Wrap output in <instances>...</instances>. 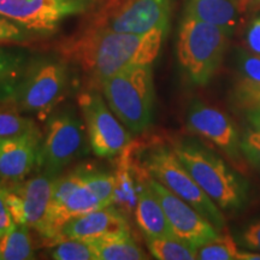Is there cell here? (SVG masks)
Wrapping results in <instances>:
<instances>
[{
    "instance_id": "cell-11",
    "label": "cell",
    "mask_w": 260,
    "mask_h": 260,
    "mask_svg": "<svg viewBox=\"0 0 260 260\" xmlns=\"http://www.w3.org/2000/svg\"><path fill=\"white\" fill-rule=\"evenodd\" d=\"M59 175L41 174L8 188L6 201L16 224L39 232L46 218L56 178Z\"/></svg>"
},
{
    "instance_id": "cell-14",
    "label": "cell",
    "mask_w": 260,
    "mask_h": 260,
    "mask_svg": "<svg viewBox=\"0 0 260 260\" xmlns=\"http://www.w3.org/2000/svg\"><path fill=\"white\" fill-rule=\"evenodd\" d=\"M41 139L39 128L0 139V186L11 187L24 181L38 167Z\"/></svg>"
},
{
    "instance_id": "cell-9",
    "label": "cell",
    "mask_w": 260,
    "mask_h": 260,
    "mask_svg": "<svg viewBox=\"0 0 260 260\" xmlns=\"http://www.w3.org/2000/svg\"><path fill=\"white\" fill-rule=\"evenodd\" d=\"M93 153L99 158H115L133 141V135L117 118L99 90L90 88L77 95Z\"/></svg>"
},
{
    "instance_id": "cell-19",
    "label": "cell",
    "mask_w": 260,
    "mask_h": 260,
    "mask_svg": "<svg viewBox=\"0 0 260 260\" xmlns=\"http://www.w3.org/2000/svg\"><path fill=\"white\" fill-rule=\"evenodd\" d=\"M95 252L96 260H144L148 259L130 232H122L88 240Z\"/></svg>"
},
{
    "instance_id": "cell-24",
    "label": "cell",
    "mask_w": 260,
    "mask_h": 260,
    "mask_svg": "<svg viewBox=\"0 0 260 260\" xmlns=\"http://www.w3.org/2000/svg\"><path fill=\"white\" fill-rule=\"evenodd\" d=\"M241 151L254 167L260 169V109H249L241 138Z\"/></svg>"
},
{
    "instance_id": "cell-8",
    "label": "cell",
    "mask_w": 260,
    "mask_h": 260,
    "mask_svg": "<svg viewBox=\"0 0 260 260\" xmlns=\"http://www.w3.org/2000/svg\"><path fill=\"white\" fill-rule=\"evenodd\" d=\"M171 0H110L98 11L88 27L126 34L169 30Z\"/></svg>"
},
{
    "instance_id": "cell-26",
    "label": "cell",
    "mask_w": 260,
    "mask_h": 260,
    "mask_svg": "<svg viewBox=\"0 0 260 260\" xmlns=\"http://www.w3.org/2000/svg\"><path fill=\"white\" fill-rule=\"evenodd\" d=\"M237 245L229 234L218 235L205 245L198 247L197 259L199 260H235Z\"/></svg>"
},
{
    "instance_id": "cell-17",
    "label": "cell",
    "mask_w": 260,
    "mask_h": 260,
    "mask_svg": "<svg viewBox=\"0 0 260 260\" xmlns=\"http://www.w3.org/2000/svg\"><path fill=\"white\" fill-rule=\"evenodd\" d=\"M186 15L223 28L230 35L240 19L237 0H187Z\"/></svg>"
},
{
    "instance_id": "cell-5",
    "label": "cell",
    "mask_w": 260,
    "mask_h": 260,
    "mask_svg": "<svg viewBox=\"0 0 260 260\" xmlns=\"http://www.w3.org/2000/svg\"><path fill=\"white\" fill-rule=\"evenodd\" d=\"M230 34L223 28L186 15L177 37L178 63L191 83L206 86L222 64Z\"/></svg>"
},
{
    "instance_id": "cell-22",
    "label": "cell",
    "mask_w": 260,
    "mask_h": 260,
    "mask_svg": "<svg viewBox=\"0 0 260 260\" xmlns=\"http://www.w3.org/2000/svg\"><path fill=\"white\" fill-rule=\"evenodd\" d=\"M83 183L107 205L113 204L116 180L115 174L94 168H80Z\"/></svg>"
},
{
    "instance_id": "cell-31",
    "label": "cell",
    "mask_w": 260,
    "mask_h": 260,
    "mask_svg": "<svg viewBox=\"0 0 260 260\" xmlns=\"http://www.w3.org/2000/svg\"><path fill=\"white\" fill-rule=\"evenodd\" d=\"M247 42L249 48L260 56V17L253 21L247 31Z\"/></svg>"
},
{
    "instance_id": "cell-16",
    "label": "cell",
    "mask_w": 260,
    "mask_h": 260,
    "mask_svg": "<svg viewBox=\"0 0 260 260\" xmlns=\"http://www.w3.org/2000/svg\"><path fill=\"white\" fill-rule=\"evenodd\" d=\"M147 178L148 172L141 165L138 201L134 210L136 223L145 237H175L176 235L172 232L167 214L157 195L148 184Z\"/></svg>"
},
{
    "instance_id": "cell-15",
    "label": "cell",
    "mask_w": 260,
    "mask_h": 260,
    "mask_svg": "<svg viewBox=\"0 0 260 260\" xmlns=\"http://www.w3.org/2000/svg\"><path fill=\"white\" fill-rule=\"evenodd\" d=\"M122 232H130L129 222L125 213L112 204L69 220L52 243L67 239L88 241Z\"/></svg>"
},
{
    "instance_id": "cell-33",
    "label": "cell",
    "mask_w": 260,
    "mask_h": 260,
    "mask_svg": "<svg viewBox=\"0 0 260 260\" xmlns=\"http://www.w3.org/2000/svg\"><path fill=\"white\" fill-rule=\"evenodd\" d=\"M236 260H260V252H237Z\"/></svg>"
},
{
    "instance_id": "cell-32",
    "label": "cell",
    "mask_w": 260,
    "mask_h": 260,
    "mask_svg": "<svg viewBox=\"0 0 260 260\" xmlns=\"http://www.w3.org/2000/svg\"><path fill=\"white\" fill-rule=\"evenodd\" d=\"M240 98L249 109H260V90L240 89Z\"/></svg>"
},
{
    "instance_id": "cell-23",
    "label": "cell",
    "mask_w": 260,
    "mask_h": 260,
    "mask_svg": "<svg viewBox=\"0 0 260 260\" xmlns=\"http://www.w3.org/2000/svg\"><path fill=\"white\" fill-rule=\"evenodd\" d=\"M38 128L31 118L23 116L11 104L0 103V139L12 138Z\"/></svg>"
},
{
    "instance_id": "cell-27",
    "label": "cell",
    "mask_w": 260,
    "mask_h": 260,
    "mask_svg": "<svg viewBox=\"0 0 260 260\" xmlns=\"http://www.w3.org/2000/svg\"><path fill=\"white\" fill-rule=\"evenodd\" d=\"M239 67L241 75L240 89L260 90V56L240 52Z\"/></svg>"
},
{
    "instance_id": "cell-25",
    "label": "cell",
    "mask_w": 260,
    "mask_h": 260,
    "mask_svg": "<svg viewBox=\"0 0 260 260\" xmlns=\"http://www.w3.org/2000/svg\"><path fill=\"white\" fill-rule=\"evenodd\" d=\"M50 258L56 260H96L95 252L84 240L67 239L52 243Z\"/></svg>"
},
{
    "instance_id": "cell-7",
    "label": "cell",
    "mask_w": 260,
    "mask_h": 260,
    "mask_svg": "<svg viewBox=\"0 0 260 260\" xmlns=\"http://www.w3.org/2000/svg\"><path fill=\"white\" fill-rule=\"evenodd\" d=\"M92 151L83 118L73 107L53 111L46 119V129L39 149L38 168L60 175L65 168Z\"/></svg>"
},
{
    "instance_id": "cell-20",
    "label": "cell",
    "mask_w": 260,
    "mask_h": 260,
    "mask_svg": "<svg viewBox=\"0 0 260 260\" xmlns=\"http://www.w3.org/2000/svg\"><path fill=\"white\" fill-rule=\"evenodd\" d=\"M30 228L23 224L0 237V260H30L35 258Z\"/></svg>"
},
{
    "instance_id": "cell-1",
    "label": "cell",
    "mask_w": 260,
    "mask_h": 260,
    "mask_svg": "<svg viewBox=\"0 0 260 260\" xmlns=\"http://www.w3.org/2000/svg\"><path fill=\"white\" fill-rule=\"evenodd\" d=\"M167 32L165 29H154L146 34H126L87 25L61 41L58 51L99 81L129 68L152 65Z\"/></svg>"
},
{
    "instance_id": "cell-3",
    "label": "cell",
    "mask_w": 260,
    "mask_h": 260,
    "mask_svg": "<svg viewBox=\"0 0 260 260\" xmlns=\"http://www.w3.org/2000/svg\"><path fill=\"white\" fill-rule=\"evenodd\" d=\"M73 84V74L64 57L30 59L11 100L19 112L46 121L67 98Z\"/></svg>"
},
{
    "instance_id": "cell-28",
    "label": "cell",
    "mask_w": 260,
    "mask_h": 260,
    "mask_svg": "<svg viewBox=\"0 0 260 260\" xmlns=\"http://www.w3.org/2000/svg\"><path fill=\"white\" fill-rule=\"evenodd\" d=\"M30 38V32L0 15V46L4 44H25Z\"/></svg>"
},
{
    "instance_id": "cell-13",
    "label": "cell",
    "mask_w": 260,
    "mask_h": 260,
    "mask_svg": "<svg viewBox=\"0 0 260 260\" xmlns=\"http://www.w3.org/2000/svg\"><path fill=\"white\" fill-rule=\"evenodd\" d=\"M186 125L193 134L209 140L234 161L240 160L241 139L235 124L216 107L194 100L187 112Z\"/></svg>"
},
{
    "instance_id": "cell-4",
    "label": "cell",
    "mask_w": 260,
    "mask_h": 260,
    "mask_svg": "<svg viewBox=\"0 0 260 260\" xmlns=\"http://www.w3.org/2000/svg\"><path fill=\"white\" fill-rule=\"evenodd\" d=\"M172 149L201 189L220 209L236 210L245 204L248 184L218 155L190 141L178 142Z\"/></svg>"
},
{
    "instance_id": "cell-6",
    "label": "cell",
    "mask_w": 260,
    "mask_h": 260,
    "mask_svg": "<svg viewBox=\"0 0 260 260\" xmlns=\"http://www.w3.org/2000/svg\"><path fill=\"white\" fill-rule=\"evenodd\" d=\"M136 157L149 176L191 205L217 229L224 228L225 220L218 209V205L201 189L189 171L175 154L174 149L164 145H155L144 149L142 157Z\"/></svg>"
},
{
    "instance_id": "cell-10",
    "label": "cell",
    "mask_w": 260,
    "mask_h": 260,
    "mask_svg": "<svg viewBox=\"0 0 260 260\" xmlns=\"http://www.w3.org/2000/svg\"><path fill=\"white\" fill-rule=\"evenodd\" d=\"M95 0H0V15L30 32L52 35L67 18L82 15Z\"/></svg>"
},
{
    "instance_id": "cell-29",
    "label": "cell",
    "mask_w": 260,
    "mask_h": 260,
    "mask_svg": "<svg viewBox=\"0 0 260 260\" xmlns=\"http://www.w3.org/2000/svg\"><path fill=\"white\" fill-rule=\"evenodd\" d=\"M239 242L249 251L260 252V220L246 226L239 235Z\"/></svg>"
},
{
    "instance_id": "cell-12",
    "label": "cell",
    "mask_w": 260,
    "mask_h": 260,
    "mask_svg": "<svg viewBox=\"0 0 260 260\" xmlns=\"http://www.w3.org/2000/svg\"><path fill=\"white\" fill-rule=\"evenodd\" d=\"M148 184L157 195L170 226L178 239L200 247L219 235L217 228L191 205L148 175Z\"/></svg>"
},
{
    "instance_id": "cell-18",
    "label": "cell",
    "mask_w": 260,
    "mask_h": 260,
    "mask_svg": "<svg viewBox=\"0 0 260 260\" xmlns=\"http://www.w3.org/2000/svg\"><path fill=\"white\" fill-rule=\"evenodd\" d=\"M30 59L24 48L0 46V103H11Z\"/></svg>"
},
{
    "instance_id": "cell-2",
    "label": "cell",
    "mask_w": 260,
    "mask_h": 260,
    "mask_svg": "<svg viewBox=\"0 0 260 260\" xmlns=\"http://www.w3.org/2000/svg\"><path fill=\"white\" fill-rule=\"evenodd\" d=\"M96 82L107 105L132 134L139 135L149 128L154 106L151 65L129 68Z\"/></svg>"
},
{
    "instance_id": "cell-21",
    "label": "cell",
    "mask_w": 260,
    "mask_h": 260,
    "mask_svg": "<svg viewBox=\"0 0 260 260\" xmlns=\"http://www.w3.org/2000/svg\"><path fill=\"white\" fill-rule=\"evenodd\" d=\"M146 246L154 259L158 260H194L198 247L178 237H145Z\"/></svg>"
},
{
    "instance_id": "cell-30",
    "label": "cell",
    "mask_w": 260,
    "mask_h": 260,
    "mask_svg": "<svg viewBox=\"0 0 260 260\" xmlns=\"http://www.w3.org/2000/svg\"><path fill=\"white\" fill-rule=\"evenodd\" d=\"M8 195V188L0 186V237L6 235L16 226V222L12 218L6 201Z\"/></svg>"
}]
</instances>
